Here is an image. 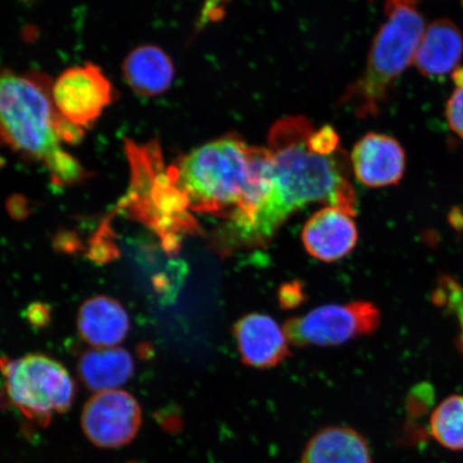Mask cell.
<instances>
[{"mask_svg":"<svg viewBox=\"0 0 463 463\" xmlns=\"http://www.w3.org/2000/svg\"><path fill=\"white\" fill-rule=\"evenodd\" d=\"M268 143L269 194L252 222L234 236L236 241L264 244L292 213L309 203H326L355 215L349 161L332 127L317 129L304 116H287L271 127Z\"/></svg>","mask_w":463,"mask_h":463,"instance_id":"cell-1","label":"cell"},{"mask_svg":"<svg viewBox=\"0 0 463 463\" xmlns=\"http://www.w3.org/2000/svg\"><path fill=\"white\" fill-rule=\"evenodd\" d=\"M268 147L230 135L195 148L167 166V175L188 211L222 216L232 235L246 229L270 187Z\"/></svg>","mask_w":463,"mask_h":463,"instance_id":"cell-2","label":"cell"},{"mask_svg":"<svg viewBox=\"0 0 463 463\" xmlns=\"http://www.w3.org/2000/svg\"><path fill=\"white\" fill-rule=\"evenodd\" d=\"M52 85L42 73L0 71V143L44 165L57 186H72L87 172L62 145L78 144L84 129L58 113Z\"/></svg>","mask_w":463,"mask_h":463,"instance_id":"cell-3","label":"cell"},{"mask_svg":"<svg viewBox=\"0 0 463 463\" xmlns=\"http://www.w3.org/2000/svg\"><path fill=\"white\" fill-rule=\"evenodd\" d=\"M385 14L387 20L376 33L364 72L339 102L362 119L380 114L391 87L413 62L425 32L418 0H386Z\"/></svg>","mask_w":463,"mask_h":463,"instance_id":"cell-4","label":"cell"},{"mask_svg":"<svg viewBox=\"0 0 463 463\" xmlns=\"http://www.w3.org/2000/svg\"><path fill=\"white\" fill-rule=\"evenodd\" d=\"M125 152L131 169L129 194L124 201L138 219L152 225L167 249L178 245L176 233L189 229L188 207L173 186L157 140L136 143L127 140Z\"/></svg>","mask_w":463,"mask_h":463,"instance_id":"cell-5","label":"cell"},{"mask_svg":"<svg viewBox=\"0 0 463 463\" xmlns=\"http://www.w3.org/2000/svg\"><path fill=\"white\" fill-rule=\"evenodd\" d=\"M0 370L11 402L28 420L46 426L71 408L75 384L61 364L42 354L10 360L0 357Z\"/></svg>","mask_w":463,"mask_h":463,"instance_id":"cell-6","label":"cell"},{"mask_svg":"<svg viewBox=\"0 0 463 463\" xmlns=\"http://www.w3.org/2000/svg\"><path fill=\"white\" fill-rule=\"evenodd\" d=\"M380 312L368 302L318 307L286 323L288 343L297 346H329L347 343L378 328Z\"/></svg>","mask_w":463,"mask_h":463,"instance_id":"cell-7","label":"cell"},{"mask_svg":"<svg viewBox=\"0 0 463 463\" xmlns=\"http://www.w3.org/2000/svg\"><path fill=\"white\" fill-rule=\"evenodd\" d=\"M52 98L63 118L85 129L114 99L112 83L94 63L67 69L52 85Z\"/></svg>","mask_w":463,"mask_h":463,"instance_id":"cell-8","label":"cell"},{"mask_svg":"<svg viewBox=\"0 0 463 463\" xmlns=\"http://www.w3.org/2000/svg\"><path fill=\"white\" fill-rule=\"evenodd\" d=\"M141 424L140 404L124 391L97 392L83 409V431L98 448L125 447L137 437Z\"/></svg>","mask_w":463,"mask_h":463,"instance_id":"cell-9","label":"cell"},{"mask_svg":"<svg viewBox=\"0 0 463 463\" xmlns=\"http://www.w3.org/2000/svg\"><path fill=\"white\" fill-rule=\"evenodd\" d=\"M351 165L357 181L364 186H392L403 177L404 149L396 138L382 133H368L353 148Z\"/></svg>","mask_w":463,"mask_h":463,"instance_id":"cell-10","label":"cell"},{"mask_svg":"<svg viewBox=\"0 0 463 463\" xmlns=\"http://www.w3.org/2000/svg\"><path fill=\"white\" fill-rule=\"evenodd\" d=\"M358 232L352 215L338 207L326 206L306 222L302 241L307 252L323 262H335L355 247Z\"/></svg>","mask_w":463,"mask_h":463,"instance_id":"cell-11","label":"cell"},{"mask_svg":"<svg viewBox=\"0 0 463 463\" xmlns=\"http://www.w3.org/2000/svg\"><path fill=\"white\" fill-rule=\"evenodd\" d=\"M234 335L241 361L249 367H275L291 355L285 331L269 316L251 314L241 318Z\"/></svg>","mask_w":463,"mask_h":463,"instance_id":"cell-12","label":"cell"},{"mask_svg":"<svg viewBox=\"0 0 463 463\" xmlns=\"http://www.w3.org/2000/svg\"><path fill=\"white\" fill-rule=\"evenodd\" d=\"M462 55L460 29L453 21L439 19L425 28L413 62L425 78L439 80L458 68Z\"/></svg>","mask_w":463,"mask_h":463,"instance_id":"cell-13","label":"cell"},{"mask_svg":"<svg viewBox=\"0 0 463 463\" xmlns=\"http://www.w3.org/2000/svg\"><path fill=\"white\" fill-rule=\"evenodd\" d=\"M129 327V317L124 307L103 295L87 299L79 310L80 337L97 349L120 344Z\"/></svg>","mask_w":463,"mask_h":463,"instance_id":"cell-14","label":"cell"},{"mask_svg":"<svg viewBox=\"0 0 463 463\" xmlns=\"http://www.w3.org/2000/svg\"><path fill=\"white\" fill-rule=\"evenodd\" d=\"M302 463H373V457L361 433L350 427L331 426L311 437Z\"/></svg>","mask_w":463,"mask_h":463,"instance_id":"cell-15","label":"cell"},{"mask_svg":"<svg viewBox=\"0 0 463 463\" xmlns=\"http://www.w3.org/2000/svg\"><path fill=\"white\" fill-rule=\"evenodd\" d=\"M123 73L126 82L137 95L156 97L170 89L174 66L159 46L141 45L126 57Z\"/></svg>","mask_w":463,"mask_h":463,"instance_id":"cell-16","label":"cell"},{"mask_svg":"<svg viewBox=\"0 0 463 463\" xmlns=\"http://www.w3.org/2000/svg\"><path fill=\"white\" fill-rule=\"evenodd\" d=\"M78 372L87 389L96 392L118 390L135 372L130 353L120 347H102L80 355Z\"/></svg>","mask_w":463,"mask_h":463,"instance_id":"cell-17","label":"cell"},{"mask_svg":"<svg viewBox=\"0 0 463 463\" xmlns=\"http://www.w3.org/2000/svg\"><path fill=\"white\" fill-rule=\"evenodd\" d=\"M430 433L441 447L463 450V395H451L439 402L430 416Z\"/></svg>","mask_w":463,"mask_h":463,"instance_id":"cell-18","label":"cell"},{"mask_svg":"<svg viewBox=\"0 0 463 463\" xmlns=\"http://www.w3.org/2000/svg\"><path fill=\"white\" fill-rule=\"evenodd\" d=\"M434 300L439 305L453 310L460 326V345L463 350V288L451 278L445 277L439 282Z\"/></svg>","mask_w":463,"mask_h":463,"instance_id":"cell-19","label":"cell"},{"mask_svg":"<svg viewBox=\"0 0 463 463\" xmlns=\"http://www.w3.org/2000/svg\"><path fill=\"white\" fill-rule=\"evenodd\" d=\"M447 118L450 129L463 140V87L456 89L447 106Z\"/></svg>","mask_w":463,"mask_h":463,"instance_id":"cell-20","label":"cell"},{"mask_svg":"<svg viewBox=\"0 0 463 463\" xmlns=\"http://www.w3.org/2000/svg\"><path fill=\"white\" fill-rule=\"evenodd\" d=\"M432 387L428 384H421L414 387L411 392L408 401L410 413L412 416H420L424 413V410L430 407L432 402Z\"/></svg>","mask_w":463,"mask_h":463,"instance_id":"cell-21","label":"cell"},{"mask_svg":"<svg viewBox=\"0 0 463 463\" xmlns=\"http://www.w3.org/2000/svg\"><path fill=\"white\" fill-rule=\"evenodd\" d=\"M303 300L302 288L298 283H292L282 287L280 291V302L285 308H292L298 306Z\"/></svg>","mask_w":463,"mask_h":463,"instance_id":"cell-22","label":"cell"},{"mask_svg":"<svg viewBox=\"0 0 463 463\" xmlns=\"http://www.w3.org/2000/svg\"><path fill=\"white\" fill-rule=\"evenodd\" d=\"M451 78H453L454 83L457 86V89H461L463 87V68H457L451 73Z\"/></svg>","mask_w":463,"mask_h":463,"instance_id":"cell-23","label":"cell"},{"mask_svg":"<svg viewBox=\"0 0 463 463\" xmlns=\"http://www.w3.org/2000/svg\"><path fill=\"white\" fill-rule=\"evenodd\" d=\"M372 2H373V0H372Z\"/></svg>","mask_w":463,"mask_h":463,"instance_id":"cell-24","label":"cell"}]
</instances>
